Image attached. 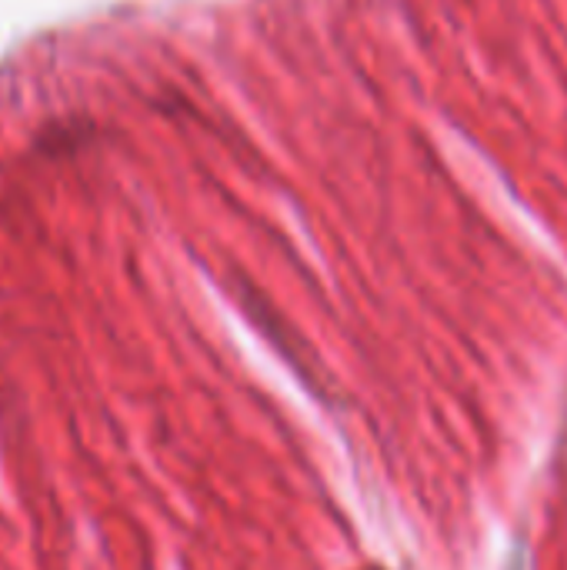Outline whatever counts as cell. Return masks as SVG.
Returning a JSON list of instances; mask_svg holds the SVG:
<instances>
[{
    "instance_id": "cell-1",
    "label": "cell",
    "mask_w": 567,
    "mask_h": 570,
    "mask_svg": "<svg viewBox=\"0 0 567 570\" xmlns=\"http://www.w3.org/2000/svg\"><path fill=\"white\" fill-rule=\"evenodd\" d=\"M508 570H528V551L518 544L515 548V554H511V564H508Z\"/></svg>"
}]
</instances>
